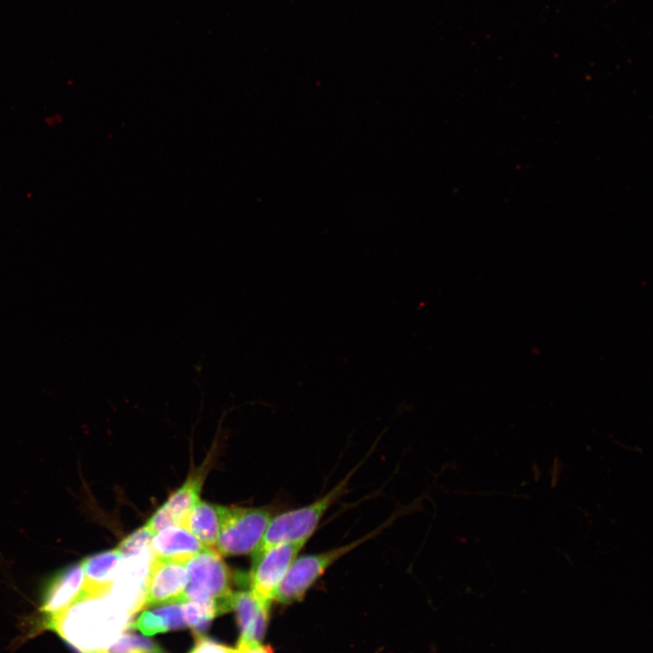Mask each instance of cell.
I'll list each match as a JSON object with an SVG mask.
<instances>
[{
	"label": "cell",
	"mask_w": 653,
	"mask_h": 653,
	"mask_svg": "<svg viewBox=\"0 0 653 653\" xmlns=\"http://www.w3.org/2000/svg\"><path fill=\"white\" fill-rule=\"evenodd\" d=\"M202 472L190 475L151 515L145 526L154 534L170 525H181L192 507L200 501Z\"/></svg>",
	"instance_id": "obj_8"
},
{
	"label": "cell",
	"mask_w": 653,
	"mask_h": 653,
	"mask_svg": "<svg viewBox=\"0 0 653 653\" xmlns=\"http://www.w3.org/2000/svg\"><path fill=\"white\" fill-rule=\"evenodd\" d=\"M305 544L281 542L254 556L249 574L251 590L271 603L281 580Z\"/></svg>",
	"instance_id": "obj_6"
},
{
	"label": "cell",
	"mask_w": 653,
	"mask_h": 653,
	"mask_svg": "<svg viewBox=\"0 0 653 653\" xmlns=\"http://www.w3.org/2000/svg\"><path fill=\"white\" fill-rule=\"evenodd\" d=\"M152 558L187 563L206 548L183 526L170 525L151 538Z\"/></svg>",
	"instance_id": "obj_12"
},
{
	"label": "cell",
	"mask_w": 653,
	"mask_h": 653,
	"mask_svg": "<svg viewBox=\"0 0 653 653\" xmlns=\"http://www.w3.org/2000/svg\"><path fill=\"white\" fill-rule=\"evenodd\" d=\"M153 535L154 533L144 524L123 539L117 549L124 558L137 555L140 551L150 546Z\"/></svg>",
	"instance_id": "obj_17"
},
{
	"label": "cell",
	"mask_w": 653,
	"mask_h": 653,
	"mask_svg": "<svg viewBox=\"0 0 653 653\" xmlns=\"http://www.w3.org/2000/svg\"><path fill=\"white\" fill-rule=\"evenodd\" d=\"M82 563L67 566L46 583L41 599V611L46 618L65 610L80 595L83 584Z\"/></svg>",
	"instance_id": "obj_10"
},
{
	"label": "cell",
	"mask_w": 653,
	"mask_h": 653,
	"mask_svg": "<svg viewBox=\"0 0 653 653\" xmlns=\"http://www.w3.org/2000/svg\"><path fill=\"white\" fill-rule=\"evenodd\" d=\"M219 532L216 550L222 556L253 553L258 547L271 520L263 508L218 505Z\"/></svg>",
	"instance_id": "obj_4"
},
{
	"label": "cell",
	"mask_w": 653,
	"mask_h": 653,
	"mask_svg": "<svg viewBox=\"0 0 653 653\" xmlns=\"http://www.w3.org/2000/svg\"><path fill=\"white\" fill-rule=\"evenodd\" d=\"M186 563L151 559L145 583L142 609L185 602Z\"/></svg>",
	"instance_id": "obj_7"
},
{
	"label": "cell",
	"mask_w": 653,
	"mask_h": 653,
	"mask_svg": "<svg viewBox=\"0 0 653 653\" xmlns=\"http://www.w3.org/2000/svg\"><path fill=\"white\" fill-rule=\"evenodd\" d=\"M237 653H239L238 649H237Z\"/></svg>",
	"instance_id": "obj_19"
},
{
	"label": "cell",
	"mask_w": 653,
	"mask_h": 653,
	"mask_svg": "<svg viewBox=\"0 0 653 653\" xmlns=\"http://www.w3.org/2000/svg\"><path fill=\"white\" fill-rule=\"evenodd\" d=\"M190 653H237V649L223 646L207 638L197 636L195 646Z\"/></svg>",
	"instance_id": "obj_18"
},
{
	"label": "cell",
	"mask_w": 653,
	"mask_h": 653,
	"mask_svg": "<svg viewBox=\"0 0 653 653\" xmlns=\"http://www.w3.org/2000/svg\"><path fill=\"white\" fill-rule=\"evenodd\" d=\"M181 526L186 528L206 549L217 551L216 545L219 532L218 505L200 500L188 513Z\"/></svg>",
	"instance_id": "obj_13"
},
{
	"label": "cell",
	"mask_w": 653,
	"mask_h": 653,
	"mask_svg": "<svg viewBox=\"0 0 653 653\" xmlns=\"http://www.w3.org/2000/svg\"><path fill=\"white\" fill-rule=\"evenodd\" d=\"M123 559L118 549L85 558L81 562L85 577L81 593L93 597L108 595L121 573Z\"/></svg>",
	"instance_id": "obj_11"
},
{
	"label": "cell",
	"mask_w": 653,
	"mask_h": 653,
	"mask_svg": "<svg viewBox=\"0 0 653 653\" xmlns=\"http://www.w3.org/2000/svg\"><path fill=\"white\" fill-rule=\"evenodd\" d=\"M270 603L258 598L252 590L232 592L230 609L236 612L240 630V643L260 644L268 619Z\"/></svg>",
	"instance_id": "obj_9"
},
{
	"label": "cell",
	"mask_w": 653,
	"mask_h": 653,
	"mask_svg": "<svg viewBox=\"0 0 653 653\" xmlns=\"http://www.w3.org/2000/svg\"><path fill=\"white\" fill-rule=\"evenodd\" d=\"M106 597L80 593L65 610L46 618L44 625L77 653H105L127 626L129 613Z\"/></svg>",
	"instance_id": "obj_1"
},
{
	"label": "cell",
	"mask_w": 653,
	"mask_h": 653,
	"mask_svg": "<svg viewBox=\"0 0 653 653\" xmlns=\"http://www.w3.org/2000/svg\"><path fill=\"white\" fill-rule=\"evenodd\" d=\"M183 618L196 636L207 630L212 619L219 614L211 603L188 600L181 603Z\"/></svg>",
	"instance_id": "obj_15"
},
{
	"label": "cell",
	"mask_w": 653,
	"mask_h": 653,
	"mask_svg": "<svg viewBox=\"0 0 653 653\" xmlns=\"http://www.w3.org/2000/svg\"><path fill=\"white\" fill-rule=\"evenodd\" d=\"M145 635H154L186 626L181 603L163 605L153 610H145L131 624Z\"/></svg>",
	"instance_id": "obj_14"
},
{
	"label": "cell",
	"mask_w": 653,
	"mask_h": 653,
	"mask_svg": "<svg viewBox=\"0 0 653 653\" xmlns=\"http://www.w3.org/2000/svg\"><path fill=\"white\" fill-rule=\"evenodd\" d=\"M352 474L353 472L311 503L272 517L252 556H257L281 542L307 543L330 507L347 492V485Z\"/></svg>",
	"instance_id": "obj_2"
},
{
	"label": "cell",
	"mask_w": 653,
	"mask_h": 653,
	"mask_svg": "<svg viewBox=\"0 0 653 653\" xmlns=\"http://www.w3.org/2000/svg\"><path fill=\"white\" fill-rule=\"evenodd\" d=\"M105 653H164L153 641L141 636L123 632L106 649Z\"/></svg>",
	"instance_id": "obj_16"
},
{
	"label": "cell",
	"mask_w": 653,
	"mask_h": 653,
	"mask_svg": "<svg viewBox=\"0 0 653 653\" xmlns=\"http://www.w3.org/2000/svg\"><path fill=\"white\" fill-rule=\"evenodd\" d=\"M390 523V521H385L379 528L345 545L326 551L297 557L281 580L275 599L281 603H290L300 599L330 566L351 551L378 535Z\"/></svg>",
	"instance_id": "obj_5"
},
{
	"label": "cell",
	"mask_w": 653,
	"mask_h": 653,
	"mask_svg": "<svg viewBox=\"0 0 653 653\" xmlns=\"http://www.w3.org/2000/svg\"><path fill=\"white\" fill-rule=\"evenodd\" d=\"M186 566L185 601L211 603L219 614L230 609V573L219 552L205 549L193 556Z\"/></svg>",
	"instance_id": "obj_3"
}]
</instances>
